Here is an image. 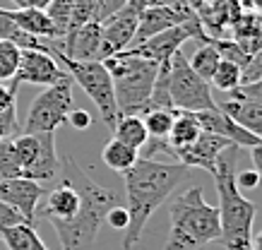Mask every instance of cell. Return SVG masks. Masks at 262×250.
<instances>
[{
    "label": "cell",
    "mask_w": 262,
    "mask_h": 250,
    "mask_svg": "<svg viewBox=\"0 0 262 250\" xmlns=\"http://www.w3.org/2000/svg\"><path fill=\"white\" fill-rule=\"evenodd\" d=\"M192 176V169L183 164H164L140 156L133 169L123 173L125 180V210L130 224L123 231V250L135 248L149 217L176 193L183 180Z\"/></svg>",
    "instance_id": "1"
},
{
    "label": "cell",
    "mask_w": 262,
    "mask_h": 250,
    "mask_svg": "<svg viewBox=\"0 0 262 250\" xmlns=\"http://www.w3.org/2000/svg\"><path fill=\"white\" fill-rule=\"evenodd\" d=\"M60 176L68 178L80 193V210L75 217L68 221H51L60 241V250H96L103 219L116 204H120V197L111 188H103L94 178H89L70 156H60Z\"/></svg>",
    "instance_id": "2"
},
{
    "label": "cell",
    "mask_w": 262,
    "mask_h": 250,
    "mask_svg": "<svg viewBox=\"0 0 262 250\" xmlns=\"http://www.w3.org/2000/svg\"><path fill=\"white\" fill-rule=\"evenodd\" d=\"M229 152V149H226ZM224 152L216 162L212 178H214L216 193H219V243L226 250H253V221H255V207L253 200L236 186V152L233 156Z\"/></svg>",
    "instance_id": "3"
},
{
    "label": "cell",
    "mask_w": 262,
    "mask_h": 250,
    "mask_svg": "<svg viewBox=\"0 0 262 250\" xmlns=\"http://www.w3.org/2000/svg\"><path fill=\"white\" fill-rule=\"evenodd\" d=\"M171 231L164 250H202L219 243V212L207 204L202 188L192 186L176 195L168 204Z\"/></svg>",
    "instance_id": "4"
},
{
    "label": "cell",
    "mask_w": 262,
    "mask_h": 250,
    "mask_svg": "<svg viewBox=\"0 0 262 250\" xmlns=\"http://www.w3.org/2000/svg\"><path fill=\"white\" fill-rule=\"evenodd\" d=\"M101 63L113 80L118 113L120 116H142L149 106L159 65L144 60V58H133L127 53H116L111 58H103Z\"/></svg>",
    "instance_id": "5"
},
{
    "label": "cell",
    "mask_w": 262,
    "mask_h": 250,
    "mask_svg": "<svg viewBox=\"0 0 262 250\" xmlns=\"http://www.w3.org/2000/svg\"><path fill=\"white\" fill-rule=\"evenodd\" d=\"M56 60L65 73L72 77V82L80 84V87L84 89V94L94 101L103 125L113 130V125H116L120 113H118V106H116V94H113V80H111V75H108V70L103 67L101 60L77 63V60L65 58L63 53H60Z\"/></svg>",
    "instance_id": "6"
},
{
    "label": "cell",
    "mask_w": 262,
    "mask_h": 250,
    "mask_svg": "<svg viewBox=\"0 0 262 250\" xmlns=\"http://www.w3.org/2000/svg\"><path fill=\"white\" fill-rule=\"evenodd\" d=\"M72 77H63L60 82L43 87L39 97L32 101L22 135H41V132H56L60 125L68 123V116L72 111Z\"/></svg>",
    "instance_id": "7"
},
{
    "label": "cell",
    "mask_w": 262,
    "mask_h": 250,
    "mask_svg": "<svg viewBox=\"0 0 262 250\" xmlns=\"http://www.w3.org/2000/svg\"><path fill=\"white\" fill-rule=\"evenodd\" d=\"M15 152L19 159V169L22 178L36 180V183H48L60 176L63 162L56 147V135L53 132H41V135H17L15 140Z\"/></svg>",
    "instance_id": "8"
},
{
    "label": "cell",
    "mask_w": 262,
    "mask_h": 250,
    "mask_svg": "<svg viewBox=\"0 0 262 250\" xmlns=\"http://www.w3.org/2000/svg\"><path fill=\"white\" fill-rule=\"evenodd\" d=\"M168 99L176 111L198 113L216 106V101L212 99L209 82L192 73L183 51H176L168 60Z\"/></svg>",
    "instance_id": "9"
},
{
    "label": "cell",
    "mask_w": 262,
    "mask_h": 250,
    "mask_svg": "<svg viewBox=\"0 0 262 250\" xmlns=\"http://www.w3.org/2000/svg\"><path fill=\"white\" fill-rule=\"evenodd\" d=\"M137 15H140L137 10L125 5L101 22V60L123 53L135 43Z\"/></svg>",
    "instance_id": "10"
},
{
    "label": "cell",
    "mask_w": 262,
    "mask_h": 250,
    "mask_svg": "<svg viewBox=\"0 0 262 250\" xmlns=\"http://www.w3.org/2000/svg\"><path fill=\"white\" fill-rule=\"evenodd\" d=\"M195 12H192L190 5L185 8H171V5H159V8H147L140 10L137 15V32H135V43H142V41L157 36V34L166 32V29H173V27L188 25L195 19ZM133 43V46H135Z\"/></svg>",
    "instance_id": "11"
},
{
    "label": "cell",
    "mask_w": 262,
    "mask_h": 250,
    "mask_svg": "<svg viewBox=\"0 0 262 250\" xmlns=\"http://www.w3.org/2000/svg\"><path fill=\"white\" fill-rule=\"evenodd\" d=\"M68 77L58 60L46 51H22L19 58V67L12 80L17 84H39V87H51Z\"/></svg>",
    "instance_id": "12"
},
{
    "label": "cell",
    "mask_w": 262,
    "mask_h": 250,
    "mask_svg": "<svg viewBox=\"0 0 262 250\" xmlns=\"http://www.w3.org/2000/svg\"><path fill=\"white\" fill-rule=\"evenodd\" d=\"M236 145H231L229 140L219 138V135H212V132H200V138L192 142V145L183 147V149H176L173 156L176 162L188 166V169H202L207 173H212L226 149H233Z\"/></svg>",
    "instance_id": "13"
},
{
    "label": "cell",
    "mask_w": 262,
    "mask_h": 250,
    "mask_svg": "<svg viewBox=\"0 0 262 250\" xmlns=\"http://www.w3.org/2000/svg\"><path fill=\"white\" fill-rule=\"evenodd\" d=\"M43 186L29 178H0V200L22 214L27 224H34Z\"/></svg>",
    "instance_id": "14"
},
{
    "label": "cell",
    "mask_w": 262,
    "mask_h": 250,
    "mask_svg": "<svg viewBox=\"0 0 262 250\" xmlns=\"http://www.w3.org/2000/svg\"><path fill=\"white\" fill-rule=\"evenodd\" d=\"M60 53L77 63L101 60V22H87L80 29L65 34L60 41Z\"/></svg>",
    "instance_id": "15"
},
{
    "label": "cell",
    "mask_w": 262,
    "mask_h": 250,
    "mask_svg": "<svg viewBox=\"0 0 262 250\" xmlns=\"http://www.w3.org/2000/svg\"><path fill=\"white\" fill-rule=\"evenodd\" d=\"M195 118H198L200 128L205 130V132L219 135V138L229 140L231 145H236V147H248V149H250L253 145H257V142H260V138H257V135L248 132L246 128H241L238 123L233 121L231 116H226L219 106H214V108H207V111H198V113H195Z\"/></svg>",
    "instance_id": "16"
},
{
    "label": "cell",
    "mask_w": 262,
    "mask_h": 250,
    "mask_svg": "<svg viewBox=\"0 0 262 250\" xmlns=\"http://www.w3.org/2000/svg\"><path fill=\"white\" fill-rule=\"evenodd\" d=\"M80 210V193L75 190L68 178L60 176V186H56L46 197V204H43V210H41V217H46L48 221H68L77 214Z\"/></svg>",
    "instance_id": "17"
},
{
    "label": "cell",
    "mask_w": 262,
    "mask_h": 250,
    "mask_svg": "<svg viewBox=\"0 0 262 250\" xmlns=\"http://www.w3.org/2000/svg\"><path fill=\"white\" fill-rule=\"evenodd\" d=\"M0 12L8 17L10 22H15L24 34H32V36H36V39L58 41L56 39V29H53V25H51L46 10H34V8L5 10V8H0Z\"/></svg>",
    "instance_id": "18"
},
{
    "label": "cell",
    "mask_w": 262,
    "mask_h": 250,
    "mask_svg": "<svg viewBox=\"0 0 262 250\" xmlns=\"http://www.w3.org/2000/svg\"><path fill=\"white\" fill-rule=\"evenodd\" d=\"M216 106L226 116H231L241 128H246L248 132L262 138V108L260 106L250 104V101H243V99H233V97H229L224 104H216Z\"/></svg>",
    "instance_id": "19"
},
{
    "label": "cell",
    "mask_w": 262,
    "mask_h": 250,
    "mask_svg": "<svg viewBox=\"0 0 262 250\" xmlns=\"http://www.w3.org/2000/svg\"><path fill=\"white\" fill-rule=\"evenodd\" d=\"M200 132H202V128H200L195 113L176 111L173 125H171V132H168V138H166L168 147H171V154H173L176 149H183V147L192 145V142L200 138Z\"/></svg>",
    "instance_id": "20"
},
{
    "label": "cell",
    "mask_w": 262,
    "mask_h": 250,
    "mask_svg": "<svg viewBox=\"0 0 262 250\" xmlns=\"http://www.w3.org/2000/svg\"><path fill=\"white\" fill-rule=\"evenodd\" d=\"M113 138L123 142L127 147H135V149H142L147 145V128H144V123L140 116H118V121L113 125Z\"/></svg>",
    "instance_id": "21"
},
{
    "label": "cell",
    "mask_w": 262,
    "mask_h": 250,
    "mask_svg": "<svg viewBox=\"0 0 262 250\" xmlns=\"http://www.w3.org/2000/svg\"><path fill=\"white\" fill-rule=\"evenodd\" d=\"M0 238L8 245V250H48L46 243L39 238L34 224H17L0 231Z\"/></svg>",
    "instance_id": "22"
},
{
    "label": "cell",
    "mask_w": 262,
    "mask_h": 250,
    "mask_svg": "<svg viewBox=\"0 0 262 250\" xmlns=\"http://www.w3.org/2000/svg\"><path fill=\"white\" fill-rule=\"evenodd\" d=\"M101 159L111 171H116V173H125V171L133 169L135 162L140 159V149L127 147V145H123V142H118V140L113 138L108 145L103 147Z\"/></svg>",
    "instance_id": "23"
},
{
    "label": "cell",
    "mask_w": 262,
    "mask_h": 250,
    "mask_svg": "<svg viewBox=\"0 0 262 250\" xmlns=\"http://www.w3.org/2000/svg\"><path fill=\"white\" fill-rule=\"evenodd\" d=\"M149 140H166L176 118V108H147L140 116Z\"/></svg>",
    "instance_id": "24"
},
{
    "label": "cell",
    "mask_w": 262,
    "mask_h": 250,
    "mask_svg": "<svg viewBox=\"0 0 262 250\" xmlns=\"http://www.w3.org/2000/svg\"><path fill=\"white\" fill-rule=\"evenodd\" d=\"M219 60H222V56L216 53L214 46H212V43H202V46H198L195 53L188 58V65L192 67V73L200 75L205 82H212V75H214Z\"/></svg>",
    "instance_id": "25"
},
{
    "label": "cell",
    "mask_w": 262,
    "mask_h": 250,
    "mask_svg": "<svg viewBox=\"0 0 262 250\" xmlns=\"http://www.w3.org/2000/svg\"><path fill=\"white\" fill-rule=\"evenodd\" d=\"M72 3H75V0H51L48 8H46L48 19H51V25H53V29H56L58 43L63 41V36L68 34V27H70Z\"/></svg>",
    "instance_id": "26"
},
{
    "label": "cell",
    "mask_w": 262,
    "mask_h": 250,
    "mask_svg": "<svg viewBox=\"0 0 262 250\" xmlns=\"http://www.w3.org/2000/svg\"><path fill=\"white\" fill-rule=\"evenodd\" d=\"M209 84H214L219 92H233L236 87H241V65L231 63V60H219V65H216L214 75H212V82Z\"/></svg>",
    "instance_id": "27"
},
{
    "label": "cell",
    "mask_w": 262,
    "mask_h": 250,
    "mask_svg": "<svg viewBox=\"0 0 262 250\" xmlns=\"http://www.w3.org/2000/svg\"><path fill=\"white\" fill-rule=\"evenodd\" d=\"M19 58H22L19 46H15L12 41L0 39V82H10L15 77L17 67H19Z\"/></svg>",
    "instance_id": "28"
},
{
    "label": "cell",
    "mask_w": 262,
    "mask_h": 250,
    "mask_svg": "<svg viewBox=\"0 0 262 250\" xmlns=\"http://www.w3.org/2000/svg\"><path fill=\"white\" fill-rule=\"evenodd\" d=\"M96 15H99V0H75V3H72V17H70L68 34L75 32V29H80V27L87 25V22H99Z\"/></svg>",
    "instance_id": "29"
},
{
    "label": "cell",
    "mask_w": 262,
    "mask_h": 250,
    "mask_svg": "<svg viewBox=\"0 0 262 250\" xmlns=\"http://www.w3.org/2000/svg\"><path fill=\"white\" fill-rule=\"evenodd\" d=\"M15 138L0 140V178H22L19 159L15 152Z\"/></svg>",
    "instance_id": "30"
},
{
    "label": "cell",
    "mask_w": 262,
    "mask_h": 250,
    "mask_svg": "<svg viewBox=\"0 0 262 250\" xmlns=\"http://www.w3.org/2000/svg\"><path fill=\"white\" fill-rule=\"evenodd\" d=\"M262 80V49L255 51L248 58V63L241 67V84H250V82Z\"/></svg>",
    "instance_id": "31"
},
{
    "label": "cell",
    "mask_w": 262,
    "mask_h": 250,
    "mask_svg": "<svg viewBox=\"0 0 262 250\" xmlns=\"http://www.w3.org/2000/svg\"><path fill=\"white\" fill-rule=\"evenodd\" d=\"M229 97L243 99V101H250V104L262 108V80L250 82V84H241V87H236L233 92H229Z\"/></svg>",
    "instance_id": "32"
},
{
    "label": "cell",
    "mask_w": 262,
    "mask_h": 250,
    "mask_svg": "<svg viewBox=\"0 0 262 250\" xmlns=\"http://www.w3.org/2000/svg\"><path fill=\"white\" fill-rule=\"evenodd\" d=\"M19 135V123H17V106L0 113V140L17 138Z\"/></svg>",
    "instance_id": "33"
},
{
    "label": "cell",
    "mask_w": 262,
    "mask_h": 250,
    "mask_svg": "<svg viewBox=\"0 0 262 250\" xmlns=\"http://www.w3.org/2000/svg\"><path fill=\"white\" fill-rule=\"evenodd\" d=\"M17 89H19V84L15 80L0 82V113L17 106Z\"/></svg>",
    "instance_id": "34"
},
{
    "label": "cell",
    "mask_w": 262,
    "mask_h": 250,
    "mask_svg": "<svg viewBox=\"0 0 262 250\" xmlns=\"http://www.w3.org/2000/svg\"><path fill=\"white\" fill-rule=\"evenodd\" d=\"M103 221L111 226L113 231H125L127 224H130V217H127V210L123 207V204H116V207L106 214V219H103Z\"/></svg>",
    "instance_id": "35"
},
{
    "label": "cell",
    "mask_w": 262,
    "mask_h": 250,
    "mask_svg": "<svg viewBox=\"0 0 262 250\" xmlns=\"http://www.w3.org/2000/svg\"><path fill=\"white\" fill-rule=\"evenodd\" d=\"M17 224H27V221L22 219L19 212H15L10 204H5V202L0 200V231H5V229L17 226Z\"/></svg>",
    "instance_id": "36"
},
{
    "label": "cell",
    "mask_w": 262,
    "mask_h": 250,
    "mask_svg": "<svg viewBox=\"0 0 262 250\" xmlns=\"http://www.w3.org/2000/svg\"><path fill=\"white\" fill-rule=\"evenodd\" d=\"M130 0H99V15H96V19L99 22H103L106 17H111L113 12H118L120 8H125Z\"/></svg>",
    "instance_id": "37"
},
{
    "label": "cell",
    "mask_w": 262,
    "mask_h": 250,
    "mask_svg": "<svg viewBox=\"0 0 262 250\" xmlns=\"http://www.w3.org/2000/svg\"><path fill=\"white\" fill-rule=\"evenodd\" d=\"M262 183V178L255 173V171H241L236 173V186L238 190H255V188Z\"/></svg>",
    "instance_id": "38"
},
{
    "label": "cell",
    "mask_w": 262,
    "mask_h": 250,
    "mask_svg": "<svg viewBox=\"0 0 262 250\" xmlns=\"http://www.w3.org/2000/svg\"><path fill=\"white\" fill-rule=\"evenodd\" d=\"M68 123H70L72 128L75 130H87L89 125H92V116H89L87 111H75V108H72L70 111V116H68Z\"/></svg>",
    "instance_id": "39"
},
{
    "label": "cell",
    "mask_w": 262,
    "mask_h": 250,
    "mask_svg": "<svg viewBox=\"0 0 262 250\" xmlns=\"http://www.w3.org/2000/svg\"><path fill=\"white\" fill-rule=\"evenodd\" d=\"M250 159H253V171L262 178V138L257 145L250 147Z\"/></svg>",
    "instance_id": "40"
},
{
    "label": "cell",
    "mask_w": 262,
    "mask_h": 250,
    "mask_svg": "<svg viewBox=\"0 0 262 250\" xmlns=\"http://www.w3.org/2000/svg\"><path fill=\"white\" fill-rule=\"evenodd\" d=\"M15 8H34V10H46L51 0H12Z\"/></svg>",
    "instance_id": "41"
},
{
    "label": "cell",
    "mask_w": 262,
    "mask_h": 250,
    "mask_svg": "<svg viewBox=\"0 0 262 250\" xmlns=\"http://www.w3.org/2000/svg\"><path fill=\"white\" fill-rule=\"evenodd\" d=\"M246 8L253 10V12H260V15H262V0H246Z\"/></svg>",
    "instance_id": "42"
},
{
    "label": "cell",
    "mask_w": 262,
    "mask_h": 250,
    "mask_svg": "<svg viewBox=\"0 0 262 250\" xmlns=\"http://www.w3.org/2000/svg\"><path fill=\"white\" fill-rule=\"evenodd\" d=\"M253 250H262V231L257 236H255V241H253Z\"/></svg>",
    "instance_id": "43"
}]
</instances>
